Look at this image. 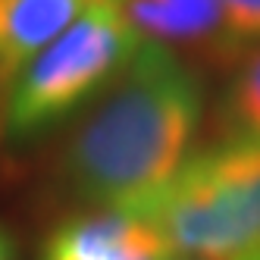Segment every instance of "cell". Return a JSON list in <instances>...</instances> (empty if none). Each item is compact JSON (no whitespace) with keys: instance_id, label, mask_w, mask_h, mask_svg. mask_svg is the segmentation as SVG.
<instances>
[{"instance_id":"cell-1","label":"cell","mask_w":260,"mask_h":260,"mask_svg":"<svg viewBox=\"0 0 260 260\" xmlns=\"http://www.w3.org/2000/svg\"><path fill=\"white\" fill-rule=\"evenodd\" d=\"M201 122V82L173 50L141 41L66 147L76 198L138 213L182 170Z\"/></svg>"},{"instance_id":"cell-2","label":"cell","mask_w":260,"mask_h":260,"mask_svg":"<svg viewBox=\"0 0 260 260\" xmlns=\"http://www.w3.org/2000/svg\"><path fill=\"white\" fill-rule=\"evenodd\" d=\"M179 254L241 260L260 245V141L229 138L191 160L138 210Z\"/></svg>"},{"instance_id":"cell-3","label":"cell","mask_w":260,"mask_h":260,"mask_svg":"<svg viewBox=\"0 0 260 260\" xmlns=\"http://www.w3.org/2000/svg\"><path fill=\"white\" fill-rule=\"evenodd\" d=\"M141 41L116 0H98L16 76L7 91L4 132L28 138L60 122L94 91H104Z\"/></svg>"},{"instance_id":"cell-4","label":"cell","mask_w":260,"mask_h":260,"mask_svg":"<svg viewBox=\"0 0 260 260\" xmlns=\"http://www.w3.org/2000/svg\"><path fill=\"white\" fill-rule=\"evenodd\" d=\"M119 10L144 41L166 50H194L219 63L241 57L219 0H119Z\"/></svg>"},{"instance_id":"cell-5","label":"cell","mask_w":260,"mask_h":260,"mask_svg":"<svg viewBox=\"0 0 260 260\" xmlns=\"http://www.w3.org/2000/svg\"><path fill=\"white\" fill-rule=\"evenodd\" d=\"M50 248L76 260H170L173 248L151 222L128 210H101L63 226Z\"/></svg>"},{"instance_id":"cell-6","label":"cell","mask_w":260,"mask_h":260,"mask_svg":"<svg viewBox=\"0 0 260 260\" xmlns=\"http://www.w3.org/2000/svg\"><path fill=\"white\" fill-rule=\"evenodd\" d=\"M98 0H0V94Z\"/></svg>"},{"instance_id":"cell-7","label":"cell","mask_w":260,"mask_h":260,"mask_svg":"<svg viewBox=\"0 0 260 260\" xmlns=\"http://www.w3.org/2000/svg\"><path fill=\"white\" fill-rule=\"evenodd\" d=\"M222 113H226L229 138L260 141V47L238 57Z\"/></svg>"},{"instance_id":"cell-8","label":"cell","mask_w":260,"mask_h":260,"mask_svg":"<svg viewBox=\"0 0 260 260\" xmlns=\"http://www.w3.org/2000/svg\"><path fill=\"white\" fill-rule=\"evenodd\" d=\"M232 38L245 47L248 41H260V0H219Z\"/></svg>"},{"instance_id":"cell-9","label":"cell","mask_w":260,"mask_h":260,"mask_svg":"<svg viewBox=\"0 0 260 260\" xmlns=\"http://www.w3.org/2000/svg\"><path fill=\"white\" fill-rule=\"evenodd\" d=\"M0 260H13V245H10V235L0 229Z\"/></svg>"},{"instance_id":"cell-10","label":"cell","mask_w":260,"mask_h":260,"mask_svg":"<svg viewBox=\"0 0 260 260\" xmlns=\"http://www.w3.org/2000/svg\"><path fill=\"white\" fill-rule=\"evenodd\" d=\"M47 260H76V257H72V254H66V251L50 248V251H47Z\"/></svg>"},{"instance_id":"cell-11","label":"cell","mask_w":260,"mask_h":260,"mask_svg":"<svg viewBox=\"0 0 260 260\" xmlns=\"http://www.w3.org/2000/svg\"><path fill=\"white\" fill-rule=\"evenodd\" d=\"M170 260H204V257H191V254H173Z\"/></svg>"},{"instance_id":"cell-12","label":"cell","mask_w":260,"mask_h":260,"mask_svg":"<svg viewBox=\"0 0 260 260\" xmlns=\"http://www.w3.org/2000/svg\"><path fill=\"white\" fill-rule=\"evenodd\" d=\"M241 260H260V245H257V248H254V251H251L248 257H241Z\"/></svg>"},{"instance_id":"cell-13","label":"cell","mask_w":260,"mask_h":260,"mask_svg":"<svg viewBox=\"0 0 260 260\" xmlns=\"http://www.w3.org/2000/svg\"><path fill=\"white\" fill-rule=\"evenodd\" d=\"M116 4H119V0H116Z\"/></svg>"}]
</instances>
